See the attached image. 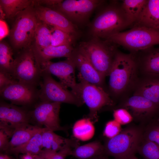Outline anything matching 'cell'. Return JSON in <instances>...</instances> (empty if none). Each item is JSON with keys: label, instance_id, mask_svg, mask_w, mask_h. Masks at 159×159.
Here are the masks:
<instances>
[{"label": "cell", "instance_id": "cell-20", "mask_svg": "<svg viewBox=\"0 0 159 159\" xmlns=\"http://www.w3.org/2000/svg\"><path fill=\"white\" fill-rule=\"evenodd\" d=\"M138 52L142 54L138 58L136 57L138 65L147 76H159V47L153 46Z\"/></svg>", "mask_w": 159, "mask_h": 159}, {"label": "cell", "instance_id": "cell-10", "mask_svg": "<svg viewBox=\"0 0 159 159\" xmlns=\"http://www.w3.org/2000/svg\"><path fill=\"white\" fill-rule=\"evenodd\" d=\"M80 97L88 107V118L92 122L98 120L97 113L106 106H112L114 102L110 94L102 87L87 82L78 76Z\"/></svg>", "mask_w": 159, "mask_h": 159}, {"label": "cell", "instance_id": "cell-41", "mask_svg": "<svg viewBox=\"0 0 159 159\" xmlns=\"http://www.w3.org/2000/svg\"><path fill=\"white\" fill-rule=\"evenodd\" d=\"M62 1L61 0H34L35 3L36 4L39 5L40 4H45L51 6H52L60 3Z\"/></svg>", "mask_w": 159, "mask_h": 159}, {"label": "cell", "instance_id": "cell-24", "mask_svg": "<svg viewBox=\"0 0 159 159\" xmlns=\"http://www.w3.org/2000/svg\"><path fill=\"white\" fill-rule=\"evenodd\" d=\"M46 128L44 127L43 130L37 133L25 143L10 149L5 152L16 155L22 153L36 155L39 154L42 148V133Z\"/></svg>", "mask_w": 159, "mask_h": 159}, {"label": "cell", "instance_id": "cell-13", "mask_svg": "<svg viewBox=\"0 0 159 159\" xmlns=\"http://www.w3.org/2000/svg\"><path fill=\"white\" fill-rule=\"evenodd\" d=\"M41 66L42 69L56 76L64 86L67 88H70L71 91L81 98L79 84L76 81V67L71 58L57 62L49 61L42 64Z\"/></svg>", "mask_w": 159, "mask_h": 159}, {"label": "cell", "instance_id": "cell-29", "mask_svg": "<svg viewBox=\"0 0 159 159\" xmlns=\"http://www.w3.org/2000/svg\"><path fill=\"white\" fill-rule=\"evenodd\" d=\"M49 26L39 20L36 29L34 39L35 49H42L51 45V32Z\"/></svg>", "mask_w": 159, "mask_h": 159}, {"label": "cell", "instance_id": "cell-39", "mask_svg": "<svg viewBox=\"0 0 159 159\" xmlns=\"http://www.w3.org/2000/svg\"><path fill=\"white\" fill-rule=\"evenodd\" d=\"M56 153L52 150L44 149L39 154L34 155V159H51Z\"/></svg>", "mask_w": 159, "mask_h": 159}, {"label": "cell", "instance_id": "cell-38", "mask_svg": "<svg viewBox=\"0 0 159 159\" xmlns=\"http://www.w3.org/2000/svg\"><path fill=\"white\" fill-rule=\"evenodd\" d=\"M10 137L3 130L0 129V150L5 151L9 142Z\"/></svg>", "mask_w": 159, "mask_h": 159}, {"label": "cell", "instance_id": "cell-43", "mask_svg": "<svg viewBox=\"0 0 159 159\" xmlns=\"http://www.w3.org/2000/svg\"><path fill=\"white\" fill-rule=\"evenodd\" d=\"M0 159H11L9 157L6 155L1 154Z\"/></svg>", "mask_w": 159, "mask_h": 159}, {"label": "cell", "instance_id": "cell-34", "mask_svg": "<svg viewBox=\"0 0 159 159\" xmlns=\"http://www.w3.org/2000/svg\"><path fill=\"white\" fill-rule=\"evenodd\" d=\"M78 144L77 141L74 139H68L61 149L51 159H65L68 156L71 155L72 149L78 145Z\"/></svg>", "mask_w": 159, "mask_h": 159}, {"label": "cell", "instance_id": "cell-25", "mask_svg": "<svg viewBox=\"0 0 159 159\" xmlns=\"http://www.w3.org/2000/svg\"><path fill=\"white\" fill-rule=\"evenodd\" d=\"M31 0H0V7L8 18L15 17L20 12L30 6Z\"/></svg>", "mask_w": 159, "mask_h": 159}, {"label": "cell", "instance_id": "cell-6", "mask_svg": "<svg viewBox=\"0 0 159 159\" xmlns=\"http://www.w3.org/2000/svg\"><path fill=\"white\" fill-rule=\"evenodd\" d=\"M9 32L10 39L16 50L30 47L34 39L36 29L39 20L37 16L34 2L19 12Z\"/></svg>", "mask_w": 159, "mask_h": 159}, {"label": "cell", "instance_id": "cell-44", "mask_svg": "<svg viewBox=\"0 0 159 159\" xmlns=\"http://www.w3.org/2000/svg\"><path fill=\"white\" fill-rule=\"evenodd\" d=\"M127 159H139L136 157L135 155H132Z\"/></svg>", "mask_w": 159, "mask_h": 159}, {"label": "cell", "instance_id": "cell-30", "mask_svg": "<svg viewBox=\"0 0 159 159\" xmlns=\"http://www.w3.org/2000/svg\"><path fill=\"white\" fill-rule=\"evenodd\" d=\"M13 50L6 42L0 43V71L11 74L14 58Z\"/></svg>", "mask_w": 159, "mask_h": 159}, {"label": "cell", "instance_id": "cell-16", "mask_svg": "<svg viewBox=\"0 0 159 159\" xmlns=\"http://www.w3.org/2000/svg\"><path fill=\"white\" fill-rule=\"evenodd\" d=\"M34 4L36 13L39 20L77 38L79 36L80 32L77 27L62 13L54 9Z\"/></svg>", "mask_w": 159, "mask_h": 159}, {"label": "cell", "instance_id": "cell-9", "mask_svg": "<svg viewBox=\"0 0 159 159\" xmlns=\"http://www.w3.org/2000/svg\"><path fill=\"white\" fill-rule=\"evenodd\" d=\"M42 70V81L39 89L40 102L64 103L78 107L83 105L84 102L81 99L60 82L55 80L49 72Z\"/></svg>", "mask_w": 159, "mask_h": 159}, {"label": "cell", "instance_id": "cell-22", "mask_svg": "<svg viewBox=\"0 0 159 159\" xmlns=\"http://www.w3.org/2000/svg\"><path fill=\"white\" fill-rule=\"evenodd\" d=\"M44 128L29 124L17 129L13 133L5 151L25 143Z\"/></svg>", "mask_w": 159, "mask_h": 159}, {"label": "cell", "instance_id": "cell-42", "mask_svg": "<svg viewBox=\"0 0 159 159\" xmlns=\"http://www.w3.org/2000/svg\"><path fill=\"white\" fill-rule=\"evenodd\" d=\"M107 156H108L107 155H104L94 157L89 159H109L107 157Z\"/></svg>", "mask_w": 159, "mask_h": 159}, {"label": "cell", "instance_id": "cell-11", "mask_svg": "<svg viewBox=\"0 0 159 159\" xmlns=\"http://www.w3.org/2000/svg\"><path fill=\"white\" fill-rule=\"evenodd\" d=\"M39 95L37 87L16 80L0 90V98L27 109H33L40 101Z\"/></svg>", "mask_w": 159, "mask_h": 159}, {"label": "cell", "instance_id": "cell-1", "mask_svg": "<svg viewBox=\"0 0 159 159\" xmlns=\"http://www.w3.org/2000/svg\"><path fill=\"white\" fill-rule=\"evenodd\" d=\"M89 25V34L91 37H97L105 39L130 27L131 24L121 2L112 0L99 9Z\"/></svg>", "mask_w": 159, "mask_h": 159}, {"label": "cell", "instance_id": "cell-32", "mask_svg": "<svg viewBox=\"0 0 159 159\" xmlns=\"http://www.w3.org/2000/svg\"><path fill=\"white\" fill-rule=\"evenodd\" d=\"M137 152L144 159H159V146L148 140L143 139Z\"/></svg>", "mask_w": 159, "mask_h": 159}, {"label": "cell", "instance_id": "cell-46", "mask_svg": "<svg viewBox=\"0 0 159 159\" xmlns=\"http://www.w3.org/2000/svg\"><path fill=\"white\" fill-rule=\"evenodd\" d=\"M115 159L114 158V159Z\"/></svg>", "mask_w": 159, "mask_h": 159}, {"label": "cell", "instance_id": "cell-36", "mask_svg": "<svg viewBox=\"0 0 159 159\" xmlns=\"http://www.w3.org/2000/svg\"><path fill=\"white\" fill-rule=\"evenodd\" d=\"M121 131V125L114 120L108 121L106 124L104 135L110 139L117 135Z\"/></svg>", "mask_w": 159, "mask_h": 159}, {"label": "cell", "instance_id": "cell-31", "mask_svg": "<svg viewBox=\"0 0 159 159\" xmlns=\"http://www.w3.org/2000/svg\"><path fill=\"white\" fill-rule=\"evenodd\" d=\"M50 29L51 45L54 47L73 45L77 39L74 36L56 28Z\"/></svg>", "mask_w": 159, "mask_h": 159}, {"label": "cell", "instance_id": "cell-15", "mask_svg": "<svg viewBox=\"0 0 159 159\" xmlns=\"http://www.w3.org/2000/svg\"><path fill=\"white\" fill-rule=\"evenodd\" d=\"M123 107L130 110L133 119L141 122H150L159 116V106L138 95L128 98Z\"/></svg>", "mask_w": 159, "mask_h": 159}, {"label": "cell", "instance_id": "cell-26", "mask_svg": "<svg viewBox=\"0 0 159 159\" xmlns=\"http://www.w3.org/2000/svg\"><path fill=\"white\" fill-rule=\"evenodd\" d=\"M121 1L122 6L131 23V27L138 19L147 0H123Z\"/></svg>", "mask_w": 159, "mask_h": 159}, {"label": "cell", "instance_id": "cell-27", "mask_svg": "<svg viewBox=\"0 0 159 159\" xmlns=\"http://www.w3.org/2000/svg\"><path fill=\"white\" fill-rule=\"evenodd\" d=\"M92 123L88 118L77 120L75 123L73 127L72 131L74 137L83 141L91 139L95 132Z\"/></svg>", "mask_w": 159, "mask_h": 159}, {"label": "cell", "instance_id": "cell-17", "mask_svg": "<svg viewBox=\"0 0 159 159\" xmlns=\"http://www.w3.org/2000/svg\"><path fill=\"white\" fill-rule=\"evenodd\" d=\"M70 58L79 71L78 76L87 82L103 88L105 78L83 54L75 48Z\"/></svg>", "mask_w": 159, "mask_h": 159}, {"label": "cell", "instance_id": "cell-8", "mask_svg": "<svg viewBox=\"0 0 159 159\" xmlns=\"http://www.w3.org/2000/svg\"><path fill=\"white\" fill-rule=\"evenodd\" d=\"M105 2L103 0H65L52 7L77 27L88 24L92 13L103 6Z\"/></svg>", "mask_w": 159, "mask_h": 159}, {"label": "cell", "instance_id": "cell-40", "mask_svg": "<svg viewBox=\"0 0 159 159\" xmlns=\"http://www.w3.org/2000/svg\"><path fill=\"white\" fill-rule=\"evenodd\" d=\"M9 32L7 24L3 20H0V39L1 41L9 34Z\"/></svg>", "mask_w": 159, "mask_h": 159}, {"label": "cell", "instance_id": "cell-21", "mask_svg": "<svg viewBox=\"0 0 159 159\" xmlns=\"http://www.w3.org/2000/svg\"><path fill=\"white\" fill-rule=\"evenodd\" d=\"M134 94L142 96L159 106V76H147L138 85Z\"/></svg>", "mask_w": 159, "mask_h": 159}, {"label": "cell", "instance_id": "cell-45", "mask_svg": "<svg viewBox=\"0 0 159 159\" xmlns=\"http://www.w3.org/2000/svg\"><path fill=\"white\" fill-rule=\"evenodd\" d=\"M158 120L159 121V117L158 118Z\"/></svg>", "mask_w": 159, "mask_h": 159}, {"label": "cell", "instance_id": "cell-23", "mask_svg": "<svg viewBox=\"0 0 159 159\" xmlns=\"http://www.w3.org/2000/svg\"><path fill=\"white\" fill-rule=\"evenodd\" d=\"M104 155L106 154L104 145L96 140L76 146L72 149L71 155L77 159H89Z\"/></svg>", "mask_w": 159, "mask_h": 159}, {"label": "cell", "instance_id": "cell-3", "mask_svg": "<svg viewBox=\"0 0 159 159\" xmlns=\"http://www.w3.org/2000/svg\"><path fill=\"white\" fill-rule=\"evenodd\" d=\"M138 67L134 54L118 50L109 75V89L112 95L117 96L125 91L134 79Z\"/></svg>", "mask_w": 159, "mask_h": 159}, {"label": "cell", "instance_id": "cell-14", "mask_svg": "<svg viewBox=\"0 0 159 159\" xmlns=\"http://www.w3.org/2000/svg\"><path fill=\"white\" fill-rule=\"evenodd\" d=\"M61 104L58 102L39 101L31 110V118L49 130L65 132L67 129L59 123Z\"/></svg>", "mask_w": 159, "mask_h": 159}, {"label": "cell", "instance_id": "cell-4", "mask_svg": "<svg viewBox=\"0 0 159 159\" xmlns=\"http://www.w3.org/2000/svg\"><path fill=\"white\" fill-rule=\"evenodd\" d=\"M109 37L107 39L135 53L159 44V30L139 26Z\"/></svg>", "mask_w": 159, "mask_h": 159}, {"label": "cell", "instance_id": "cell-18", "mask_svg": "<svg viewBox=\"0 0 159 159\" xmlns=\"http://www.w3.org/2000/svg\"><path fill=\"white\" fill-rule=\"evenodd\" d=\"M32 49L37 61L40 66L54 58H70L74 50L73 45H66L57 47L51 45L42 49Z\"/></svg>", "mask_w": 159, "mask_h": 159}, {"label": "cell", "instance_id": "cell-12", "mask_svg": "<svg viewBox=\"0 0 159 159\" xmlns=\"http://www.w3.org/2000/svg\"><path fill=\"white\" fill-rule=\"evenodd\" d=\"M31 110L9 103L0 98V129L11 138L16 130L29 125Z\"/></svg>", "mask_w": 159, "mask_h": 159}, {"label": "cell", "instance_id": "cell-2", "mask_svg": "<svg viewBox=\"0 0 159 159\" xmlns=\"http://www.w3.org/2000/svg\"><path fill=\"white\" fill-rule=\"evenodd\" d=\"M118 46L108 40L91 37L88 40L81 42L76 49L105 78L109 76Z\"/></svg>", "mask_w": 159, "mask_h": 159}, {"label": "cell", "instance_id": "cell-37", "mask_svg": "<svg viewBox=\"0 0 159 159\" xmlns=\"http://www.w3.org/2000/svg\"><path fill=\"white\" fill-rule=\"evenodd\" d=\"M15 80H16L13 78L10 74L0 71V90Z\"/></svg>", "mask_w": 159, "mask_h": 159}, {"label": "cell", "instance_id": "cell-19", "mask_svg": "<svg viewBox=\"0 0 159 159\" xmlns=\"http://www.w3.org/2000/svg\"><path fill=\"white\" fill-rule=\"evenodd\" d=\"M135 26L159 30V0H147L138 19L131 27Z\"/></svg>", "mask_w": 159, "mask_h": 159}, {"label": "cell", "instance_id": "cell-35", "mask_svg": "<svg viewBox=\"0 0 159 159\" xmlns=\"http://www.w3.org/2000/svg\"><path fill=\"white\" fill-rule=\"evenodd\" d=\"M114 120L121 125H125L130 122L133 117L130 113L126 109L120 108L114 111Z\"/></svg>", "mask_w": 159, "mask_h": 159}, {"label": "cell", "instance_id": "cell-28", "mask_svg": "<svg viewBox=\"0 0 159 159\" xmlns=\"http://www.w3.org/2000/svg\"><path fill=\"white\" fill-rule=\"evenodd\" d=\"M42 148L57 152L66 143L68 138L55 134L46 128L42 133Z\"/></svg>", "mask_w": 159, "mask_h": 159}, {"label": "cell", "instance_id": "cell-7", "mask_svg": "<svg viewBox=\"0 0 159 159\" xmlns=\"http://www.w3.org/2000/svg\"><path fill=\"white\" fill-rule=\"evenodd\" d=\"M42 72L32 46H30L23 49L16 54L11 74L18 81L38 87L42 82Z\"/></svg>", "mask_w": 159, "mask_h": 159}, {"label": "cell", "instance_id": "cell-33", "mask_svg": "<svg viewBox=\"0 0 159 159\" xmlns=\"http://www.w3.org/2000/svg\"><path fill=\"white\" fill-rule=\"evenodd\" d=\"M143 139L153 142L159 146V121L158 118L149 122L144 130Z\"/></svg>", "mask_w": 159, "mask_h": 159}, {"label": "cell", "instance_id": "cell-5", "mask_svg": "<svg viewBox=\"0 0 159 159\" xmlns=\"http://www.w3.org/2000/svg\"><path fill=\"white\" fill-rule=\"evenodd\" d=\"M143 131L141 127L136 126L126 127L105 142V154L115 159H127L135 155L143 140Z\"/></svg>", "mask_w": 159, "mask_h": 159}]
</instances>
